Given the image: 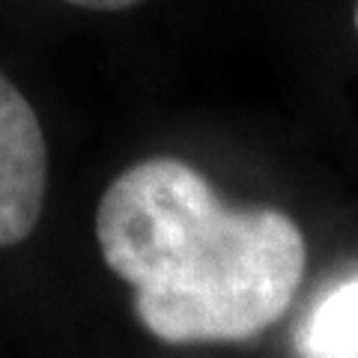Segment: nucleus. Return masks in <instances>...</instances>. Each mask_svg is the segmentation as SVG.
Listing matches in <instances>:
<instances>
[{
    "mask_svg": "<svg viewBox=\"0 0 358 358\" xmlns=\"http://www.w3.org/2000/svg\"><path fill=\"white\" fill-rule=\"evenodd\" d=\"M108 268L164 343L251 341L293 305L308 245L278 209H230L192 164L155 155L122 171L96 209Z\"/></svg>",
    "mask_w": 358,
    "mask_h": 358,
    "instance_id": "nucleus-1",
    "label": "nucleus"
},
{
    "mask_svg": "<svg viewBox=\"0 0 358 358\" xmlns=\"http://www.w3.org/2000/svg\"><path fill=\"white\" fill-rule=\"evenodd\" d=\"M48 143L21 90L0 72V248L21 245L42 218Z\"/></svg>",
    "mask_w": 358,
    "mask_h": 358,
    "instance_id": "nucleus-2",
    "label": "nucleus"
},
{
    "mask_svg": "<svg viewBox=\"0 0 358 358\" xmlns=\"http://www.w3.org/2000/svg\"><path fill=\"white\" fill-rule=\"evenodd\" d=\"M296 346L301 355H358V275L331 287L301 320Z\"/></svg>",
    "mask_w": 358,
    "mask_h": 358,
    "instance_id": "nucleus-3",
    "label": "nucleus"
},
{
    "mask_svg": "<svg viewBox=\"0 0 358 358\" xmlns=\"http://www.w3.org/2000/svg\"><path fill=\"white\" fill-rule=\"evenodd\" d=\"M69 6H81V9H96V13H117V9H129L138 6L143 0H60Z\"/></svg>",
    "mask_w": 358,
    "mask_h": 358,
    "instance_id": "nucleus-4",
    "label": "nucleus"
},
{
    "mask_svg": "<svg viewBox=\"0 0 358 358\" xmlns=\"http://www.w3.org/2000/svg\"><path fill=\"white\" fill-rule=\"evenodd\" d=\"M355 30H358V0H355Z\"/></svg>",
    "mask_w": 358,
    "mask_h": 358,
    "instance_id": "nucleus-5",
    "label": "nucleus"
}]
</instances>
